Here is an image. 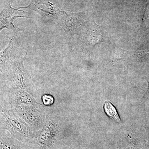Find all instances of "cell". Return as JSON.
Segmentation results:
<instances>
[{
    "instance_id": "7a4b0ae2",
    "label": "cell",
    "mask_w": 149,
    "mask_h": 149,
    "mask_svg": "<svg viewBox=\"0 0 149 149\" xmlns=\"http://www.w3.org/2000/svg\"><path fill=\"white\" fill-rule=\"evenodd\" d=\"M58 19L62 27L67 33L73 34L77 32L80 23L76 15L74 14L68 15L61 12Z\"/></svg>"
},
{
    "instance_id": "6da1fadb",
    "label": "cell",
    "mask_w": 149,
    "mask_h": 149,
    "mask_svg": "<svg viewBox=\"0 0 149 149\" xmlns=\"http://www.w3.org/2000/svg\"><path fill=\"white\" fill-rule=\"evenodd\" d=\"M23 11L12 8L10 5L0 14V31L5 28L15 29L13 22L17 18L27 17L23 15Z\"/></svg>"
},
{
    "instance_id": "3957f363",
    "label": "cell",
    "mask_w": 149,
    "mask_h": 149,
    "mask_svg": "<svg viewBox=\"0 0 149 149\" xmlns=\"http://www.w3.org/2000/svg\"><path fill=\"white\" fill-rule=\"evenodd\" d=\"M13 49V43L12 41H10L8 47L0 52V71L2 72L1 68L6 61L10 58L12 55V52Z\"/></svg>"
},
{
    "instance_id": "5b68a950",
    "label": "cell",
    "mask_w": 149,
    "mask_h": 149,
    "mask_svg": "<svg viewBox=\"0 0 149 149\" xmlns=\"http://www.w3.org/2000/svg\"><path fill=\"white\" fill-rule=\"evenodd\" d=\"M127 56V51L124 50L120 48H115L113 51V59H122Z\"/></svg>"
},
{
    "instance_id": "8992f818",
    "label": "cell",
    "mask_w": 149,
    "mask_h": 149,
    "mask_svg": "<svg viewBox=\"0 0 149 149\" xmlns=\"http://www.w3.org/2000/svg\"><path fill=\"white\" fill-rule=\"evenodd\" d=\"M43 100L44 104L47 105L52 104L53 103L54 99L52 97L49 95H45L43 96Z\"/></svg>"
},
{
    "instance_id": "277c9868",
    "label": "cell",
    "mask_w": 149,
    "mask_h": 149,
    "mask_svg": "<svg viewBox=\"0 0 149 149\" xmlns=\"http://www.w3.org/2000/svg\"><path fill=\"white\" fill-rule=\"evenodd\" d=\"M104 109L106 113L111 119L117 122H120V119L117 111L110 102L106 101L104 104Z\"/></svg>"
}]
</instances>
